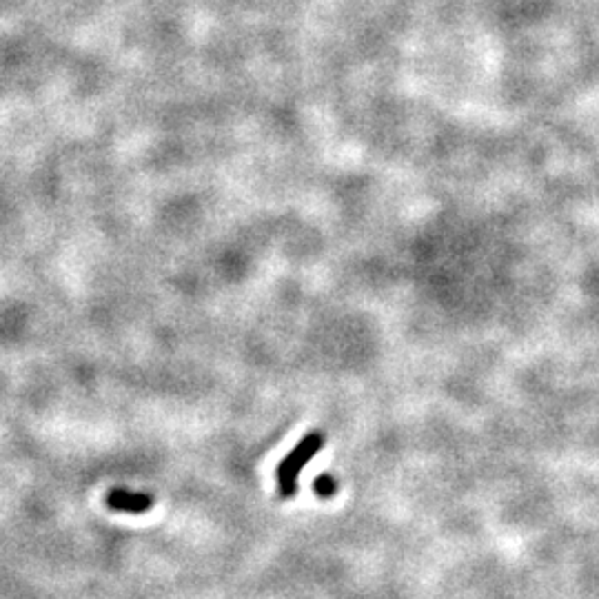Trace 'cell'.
Segmentation results:
<instances>
[{
    "instance_id": "obj_3",
    "label": "cell",
    "mask_w": 599,
    "mask_h": 599,
    "mask_svg": "<svg viewBox=\"0 0 599 599\" xmlns=\"http://www.w3.org/2000/svg\"><path fill=\"white\" fill-rule=\"evenodd\" d=\"M314 491H315V495L322 497V500H329V497H334L337 493L335 477L326 475V473L324 475H318L314 482Z\"/></svg>"
},
{
    "instance_id": "obj_2",
    "label": "cell",
    "mask_w": 599,
    "mask_h": 599,
    "mask_svg": "<svg viewBox=\"0 0 599 599\" xmlns=\"http://www.w3.org/2000/svg\"><path fill=\"white\" fill-rule=\"evenodd\" d=\"M107 506L118 513H134V515H140V513L151 511L154 497L147 495V493L127 491V488H112V491L107 493Z\"/></svg>"
},
{
    "instance_id": "obj_1",
    "label": "cell",
    "mask_w": 599,
    "mask_h": 599,
    "mask_svg": "<svg viewBox=\"0 0 599 599\" xmlns=\"http://www.w3.org/2000/svg\"><path fill=\"white\" fill-rule=\"evenodd\" d=\"M322 446H324V433L322 431H311L298 442L294 451L285 457L278 464L275 477H278V493L280 497L289 500L298 493V477L304 471V466L318 455Z\"/></svg>"
}]
</instances>
